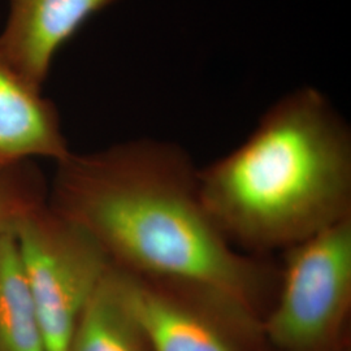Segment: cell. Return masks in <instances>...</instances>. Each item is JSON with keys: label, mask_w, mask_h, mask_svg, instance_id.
I'll return each mask as SVG.
<instances>
[{"label": "cell", "mask_w": 351, "mask_h": 351, "mask_svg": "<svg viewBox=\"0 0 351 351\" xmlns=\"http://www.w3.org/2000/svg\"><path fill=\"white\" fill-rule=\"evenodd\" d=\"M59 164L56 211L113 268L211 290L263 319L280 267L233 247L207 213L198 167L180 145L139 138Z\"/></svg>", "instance_id": "cell-1"}, {"label": "cell", "mask_w": 351, "mask_h": 351, "mask_svg": "<svg viewBox=\"0 0 351 351\" xmlns=\"http://www.w3.org/2000/svg\"><path fill=\"white\" fill-rule=\"evenodd\" d=\"M202 202L237 250L267 256L351 217V130L326 94L295 88L234 150L198 168Z\"/></svg>", "instance_id": "cell-2"}, {"label": "cell", "mask_w": 351, "mask_h": 351, "mask_svg": "<svg viewBox=\"0 0 351 351\" xmlns=\"http://www.w3.org/2000/svg\"><path fill=\"white\" fill-rule=\"evenodd\" d=\"M262 336L277 351H329L351 310V217L282 251Z\"/></svg>", "instance_id": "cell-3"}, {"label": "cell", "mask_w": 351, "mask_h": 351, "mask_svg": "<svg viewBox=\"0 0 351 351\" xmlns=\"http://www.w3.org/2000/svg\"><path fill=\"white\" fill-rule=\"evenodd\" d=\"M47 351H68L78 317L111 268L82 228L36 208L14 228Z\"/></svg>", "instance_id": "cell-4"}, {"label": "cell", "mask_w": 351, "mask_h": 351, "mask_svg": "<svg viewBox=\"0 0 351 351\" xmlns=\"http://www.w3.org/2000/svg\"><path fill=\"white\" fill-rule=\"evenodd\" d=\"M113 272L152 351H246L263 339L262 319L217 293Z\"/></svg>", "instance_id": "cell-5"}, {"label": "cell", "mask_w": 351, "mask_h": 351, "mask_svg": "<svg viewBox=\"0 0 351 351\" xmlns=\"http://www.w3.org/2000/svg\"><path fill=\"white\" fill-rule=\"evenodd\" d=\"M119 0H8L0 53L29 85L42 90L55 55L88 19Z\"/></svg>", "instance_id": "cell-6"}, {"label": "cell", "mask_w": 351, "mask_h": 351, "mask_svg": "<svg viewBox=\"0 0 351 351\" xmlns=\"http://www.w3.org/2000/svg\"><path fill=\"white\" fill-rule=\"evenodd\" d=\"M69 154L55 104L0 53V172L34 158L60 163Z\"/></svg>", "instance_id": "cell-7"}, {"label": "cell", "mask_w": 351, "mask_h": 351, "mask_svg": "<svg viewBox=\"0 0 351 351\" xmlns=\"http://www.w3.org/2000/svg\"><path fill=\"white\" fill-rule=\"evenodd\" d=\"M68 351H152L121 294L112 265L80 315Z\"/></svg>", "instance_id": "cell-8"}, {"label": "cell", "mask_w": 351, "mask_h": 351, "mask_svg": "<svg viewBox=\"0 0 351 351\" xmlns=\"http://www.w3.org/2000/svg\"><path fill=\"white\" fill-rule=\"evenodd\" d=\"M0 351H47L14 228L0 232Z\"/></svg>", "instance_id": "cell-9"}, {"label": "cell", "mask_w": 351, "mask_h": 351, "mask_svg": "<svg viewBox=\"0 0 351 351\" xmlns=\"http://www.w3.org/2000/svg\"><path fill=\"white\" fill-rule=\"evenodd\" d=\"M21 165L23 164L0 172V232L16 228L27 213L37 208L36 206L32 207V204L12 188L16 185L13 178Z\"/></svg>", "instance_id": "cell-10"}]
</instances>
